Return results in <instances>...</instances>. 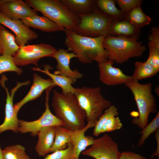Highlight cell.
Here are the masks:
<instances>
[{
    "mask_svg": "<svg viewBox=\"0 0 159 159\" xmlns=\"http://www.w3.org/2000/svg\"><path fill=\"white\" fill-rule=\"evenodd\" d=\"M64 31L67 50L75 54L80 62L90 63L96 61L99 63L108 60L107 53L103 45L104 36L91 38L78 35L65 29Z\"/></svg>",
    "mask_w": 159,
    "mask_h": 159,
    "instance_id": "obj_1",
    "label": "cell"
},
{
    "mask_svg": "<svg viewBox=\"0 0 159 159\" xmlns=\"http://www.w3.org/2000/svg\"><path fill=\"white\" fill-rule=\"evenodd\" d=\"M52 105L55 115L63 122L62 127L74 131L85 126V112L74 95L54 90Z\"/></svg>",
    "mask_w": 159,
    "mask_h": 159,
    "instance_id": "obj_2",
    "label": "cell"
},
{
    "mask_svg": "<svg viewBox=\"0 0 159 159\" xmlns=\"http://www.w3.org/2000/svg\"><path fill=\"white\" fill-rule=\"evenodd\" d=\"M30 6L59 26L73 31L79 24L80 17L73 13L60 0H25Z\"/></svg>",
    "mask_w": 159,
    "mask_h": 159,
    "instance_id": "obj_3",
    "label": "cell"
},
{
    "mask_svg": "<svg viewBox=\"0 0 159 159\" xmlns=\"http://www.w3.org/2000/svg\"><path fill=\"white\" fill-rule=\"evenodd\" d=\"M103 45L107 52L108 59L117 64L122 63L130 58L141 57L146 49L138 38L112 36L109 34L104 36Z\"/></svg>",
    "mask_w": 159,
    "mask_h": 159,
    "instance_id": "obj_4",
    "label": "cell"
},
{
    "mask_svg": "<svg viewBox=\"0 0 159 159\" xmlns=\"http://www.w3.org/2000/svg\"><path fill=\"white\" fill-rule=\"evenodd\" d=\"M74 95L85 112L87 123L93 127L104 110L112 105L101 94L99 87L75 88Z\"/></svg>",
    "mask_w": 159,
    "mask_h": 159,
    "instance_id": "obj_5",
    "label": "cell"
},
{
    "mask_svg": "<svg viewBox=\"0 0 159 159\" xmlns=\"http://www.w3.org/2000/svg\"><path fill=\"white\" fill-rule=\"evenodd\" d=\"M124 85L132 93L139 111L138 117H134L132 122L143 130L147 125L150 114L157 112L156 98L152 93V84H141L138 81L132 80Z\"/></svg>",
    "mask_w": 159,
    "mask_h": 159,
    "instance_id": "obj_6",
    "label": "cell"
},
{
    "mask_svg": "<svg viewBox=\"0 0 159 159\" xmlns=\"http://www.w3.org/2000/svg\"><path fill=\"white\" fill-rule=\"evenodd\" d=\"M79 16L80 22L72 31L78 35L91 38L109 34L115 20L100 11L96 4L92 13Z\"/></svg>",
    "mask_w": 159,
    "mask_h": 159,
    "instance_id": "obj_7",
    "label": "cell"
},
{
    "mask_svg": "<svg viewBox=\"0 0 159 159\" xmlns=\"http://www.w3.org/2000/svg\"><path fill=\"white\" fill-rule=\"evenodd\" d=\"M57 50L53 46L45 43L24 45L20 47L13 57L17 66L33 64L38 67V62L40 58L52 57Z\"/></svg>",
    "mask_w": 159,
    "mask_h": 159,
    "instance_id": "obj_8",
    "label": "cell"
},
{
    "mask_svg": "<svg viewBox=\"0 0 159 159\" xmlns=\"http://www.w3.org/2000/svg\"><path fill=\"white\" fill-rule=\"evenodd\" d=\"M51 87L45 90V109L42 116L38 119L32 121L19 120V132L22 133L30 132L36 136L42 128L47 126H63L64 124L60 120L54 115L50 110L49 104V94L53 87Z\"/></svg>",
    "mask_w": 159,
    "mask_h": 159,
    "instance_id": "obj_9",
    "label": "cell"
},
{
    "mask_svg": "<svg viewBox=\"0 0 159 159\" xmlns=\"http://www.w3.org/2000/svg\"><path fill=\"white\" fill-rule=\"evenodd\" d=\"M118 145L106 133L97 139L89 148L82 152V154L95 159H119L120 153Z\"/></svg>",
    "mask_w": 159,
    "mask_h": 159,
    "instance_id": "obj_10",
    "label": "cell"
},
{
    "mask_svg": "<svg viewBox=\"0 0 159 159\" xmlns=\"http://www.w3.org/2000/svg\"><path fill=\"white\" fill-rule=\"evenodd\" d=\"M7 80L5 76L3 75L0 80V83L6 93L5 117L3 123L0 125V133L7 130H11L15 133L19 132V120L17 117L18 114L14 107L13 97L15 92L20 87L30 83L29 80L23 82H17L16 86L11 90L10 94L5 85V82Z\"/></svg>",
    "mask_w": 159,
    "mask_h": 159,
    "instance_id": "obj_11",
    "label": "cell"
},
{
    "mask_svg": "<svg viewBox=\"0 0 159 159\" xmlns=\"http://www.w3.org/2000/svg\"><path fill=\"white\" fill-rule=\"evenodd\" d=\"M114 62L112 60L108 59L98 63L99 78L102 83L113 86L124 84L133 80L131 76L126 75L120 68L113 67Z\"/></svg>",
    "mask_w": 159,
    "mask_h": 159,
    "instance_id": "obj_12",
    "label": "cell"
},
{
    "mask_svg": "<svg viewBox=\"0 0 159 159\" xmlns=\"http://www.w3.org/2000/svg\"><path fill=\"white\" fill-rule=\"evenodd\" d=\"M0 11L7 17L16 20L38 14L37 11L22 0H0Z\"/></svg>",
    "mask_w": 159,
    "mask_h": 159,
    "instance_id": "obj_13",
    "label": "cell"
},
{
    "mask_svg": "<svg viewBox=\"0 0 159 159\" xmlns=\"http://www.w3.org/2000/svg\"><path fill=\"white\" fill-rule=\"evenodd\" d=\"M0 24L7 27L15 34L16 41L19 47L37 39L39 35L25 25L21 20L10 19L0 11Z\"/></svg>",
    "mask_w": 159,
    "mask_h": 159,
    "instance_id": "obj_14",
    "label": "cell"
},
{
    "mask_svg": "<svg viewBox=\"0 0 159 159\" xmlns=\"http://www.w3.org/2000/svg\"><path fill=\"white\" fill-rule=\"evenodd\" d=\"M118 114L117 109L114 105L105 109L94 127L93 135L98 137L101 133L121 128L122 124L118 117Z\"/></svg>",
    "mask_w": 159,
    "mask_h": 159,
    "instance_id": "obj_15",
    "label": "cell"
},
{
    "mask_svg": "<svg viewBox=\"0 0 159 159\" xmlns=\"http://www.w3.org/2000/svg\"><path fill=\"white\" fill-rule=\"evenodd\" d=\"M67 50L59 49L57 50L52 57L57 62L56 66L57 70L54 74L66 76L71 78L75 82L77 80L82 78L83 74L77 69L72 70L69 66L71 59L77 58L73 52L69 53Z\"/></svg>",
    "mask_w": 159,
    "mask_h": 159,
    "instance_id": "obj_16",
    "label": "cell"
},
{
    "mask_svg": "<svg viewBox=\"0 0 159 159\" xmlns=\"http://www.w3.org/2000/svg\"><path fill=\"white\" fill-rule=\"evenodd\" d=\"M33 83L28 94L21 100L14 105L17 114L21 107L26 103L40 97L43 91L49 87L56 86L50 78L44 79L37 73L33 74Z\"/></svg>",
    "mask_w": 159,
    "mask_h": 159,
    "instance_id": "obj_17",
    "label": "cell"
},
{
    "mask_svg": "<svg viewBox=\"0 0 159 159\" xmlns=\"http://www.w3.org/2000/svg\"><path fill=\"white\" fill-rule=\"evenodd\" d=\"M92 127L91 124L87 123L84 128L73 131L71 137V143L73 146V159H79L81 153L93 144L95 139L91 136L85 135L86 131Z\"/></svg>",
    "mask_w": 159,
    "mask_h": 159,
    "instance_id": "obj_18",
    "label": "cell"
},
{
    "mask_svg": "<svg viewBox=\"0 0 159 159\" xmlns=\"http://www.w3.org/2000/svg\"><path fill=\"white\" fill-rule=\"evenodd\" d=\"M55 127H44L38 133V139L35 150L39 156H45L50 153L49 150L54 140Z\"/></svg>",
    "mask_w": 159,
    "mask_h": 159,
    "instance_id": "obj_19",
    "label": "cell"
},
{
    "mask_svg": "<svg viewBox=\"0 0 159 159\" xmlns=\"http://www.w3.org/2000/svg\"><path fill=\"white\" fill-rule=\"evenodd\" d=\"M28 27H32L45 32L64 31L62 27L44 16L34 15L21 20Z\"/></svg>",
    "mask_w": 159,
    "mask_h": 159,
    "instance_id": "obj_20",
    "label": "cell"
},
{
    "mask_svg": "<svg viewBox=\"0 0 159 159\" xmlns=\"http://www.w3.org/2000/svg\"><path fill=\"white\" fill-rule=\"evenodd\" d=\"M140 30L137 29L128 20L125 19L114 20L111 26L109 35L127 38H138Z\"/></svg>",
    "mask_w": 159,
    "mask_h": 159,
    "instance_id": "obj_21",
    "label": "cell"
},
{
    "mask_svg": "<svg viewBox=\"0 0 159 159\" xmlns=\"http://www.w3.org/2000/svg\"><path fill=\"white\" fill-rule=\"evenodd\" d=\"M20 47L16 43L15 35L0 24V51L2 54L13 57Z\"/></svg>",
    "mask_w": 159,
    "mask_h": 159,
    "instance_id": "obj_22",
    "label": "cell"
},
{
    "mask_svg": "<svg viewBox=\"0 0 159 159\" xmlns=\"http://www.w3.org/2000/svg\"><path fill=\"white\" fill-rule=\"evenodd\" d=\"M32 68L33 70L41 72L49 76L55 85L58 86L62 89V93L65 94L71 93L74 95L75 88L72 86V84L75 82L71 78L50 73L49 70L51 69V67L49 65H44V70L41 69L39 68Z\"/></svg>",
    "mask_w": 159,
    "mask_h": 159,
    "instance_id": "obj_23",
    "label": "cell"
},
{
    "mask_svg": "<svg viewBox=\"0 0 159 159\" xmlns=\"http://www.w3.org/2000/svg\"><path fill=\"white\" fill-rule=\"evenodd\" d=\"M69 9L78 16L92 13L95 6V0H61Z\"/></svg>",
    "mask_w": 159,
    "mask_h": 159,
    "instance_id": "obj_24",
    "label": "cell"
},
{
    "mask_svg": "<svg viewBox=\"0 0 159 159\" xmlns=\"http://www.w3.org/2000/svg\"><path fill=\"white\" fill-rule=\"evenodd\" d=\"M73 131L62 126L55 127V138L54 143L49 153L64 149L71 143V137Z\"/></svg>",
    "mask_w": 159,
    "mask_h": 159,
    "instance_id": "obj_25",
    "label": "cell"
},
{
    "mask_svg": "<svg viewBox=\"0 0 159 159\" xmlns=\"http://www.w3.org/2000/svg\"><path fill=\"white\" fill-rule=\"evenodd\" d=\"M95 2L100 11L115 20H121L126 19V14L116 6V1L97 0H95Z\"/></svg>",
    "mask_w": 159,
    "mask_h": 159,
    "instance_id": "obj_26",
    "label": "cell"
},
{
    "mask_svg": "<svg viewBox=\"0 0 159 159\" xmlns=\"http://www.w3.org/2000/svg\"><path fill=\"white\" fill-rule=\"evenodd\" d=\"M134 65V73L131 77L133 80L138 81L152 77L155 75L159 71L146 61L144 62L136 61Z\"/></svg>",
    "mask_w": 159,
    "mask_h": 159,
    "instance_id": "obj_27",
    "label": "cell"
},
{
    "mask_svg": "<svg viewBox=\"0 0 159 159\" xmlns=\"http://www.w3.org/2000/svg\"><path fill=\"white\" fill-rule=\"evenodd\" d=\"M140 5L135 7L127 14L126 19L139 30L144 26L149 24L152 21L151 18L143 12Z\"/></svg>",
    "mask_w": 159,
    "mask_h": 159,
    "instance_id": "obj_28",
    "label": "cell"
},
{
    "mask_svg": "<svg viewBox=\"0 0 159 159\" xmlns=\"http://www.w3.org/2000/svg\"><path fill=\"white\" fill-rule=\"evenodd\" d=\"M2 150L4 159H30L25 148L20 144L7 146Z\"/></svg>",
    "mask_w": 159,
    "mask_h": 159,
    "instance_id": "obj_29",
    "label": "cell"
},
{
    "mask_svg": "<svg viewBox=\"0 0 159 159\" xmlns=\"http://www.w3.org/2000/svg\"><path fill=\"white\" fill-rule=\"evenodd\" d=\"M9 71L15 72L18 75H21L23 72L22 69L15 64L13 56L1 54L0 56V75Z\"/></svg>",
    "mask_w": 159,
    "mask_h": 159,
    "instance_id": "obj_30",
    "label": "cell"
},
{
    "mask_svg": "<svg viewBox=\"0 0 159 159\" xmlns=\"http://www.w3.org/2000/svg\"><path fill=\"white\" fill-rule=\"evenodd\" d=\"M159 128V112H157L156 116L152 121L142 130L140 133L142 135L137 146H142L145 140L149 136Z\"/></svg>",
    "mask_w": 159,
    "mask_h": 159,
    "instance_id": "obj_31",
    "label": "cell"
},
{
    "mask_svg": "<svg viewBox=\"0 0 159 159\" xmlns=\"http://www.w3.org/2000/svg\"><path fill=\"white\" fill-rule=\"evenodd\" d=\"M73 145L70 143L66 148L47 154L43 159H73Z\"/></svg>",
    "mask_w": 159,
    "mask_h": 159,
    "instance_id": "obj_32",
    "label": "cell"
},
{
    "mask_svg": "<svg viewBox=\"0 0 159 159\" xmlns=\"http://www.w3.org/2000/svg\"><path fill=\"white\" fill-rule=\"evenodd\" d=\"M121 11L127 14L134 8L141 5L142 1L140 0H117L116 1Z\"/></svg>",
    "mask_w": 159,
    "mask_h": 159,
    "instance_id": "obj_33",
    "label": "cell"
},
{
    "mask_svg": "<svg viewBox=\"0 0 159 159\" xmlns=\"http://www.w3.org/2000/svg\"><path fill=\"white\" fill-rule=\"evenodd\" d=\"M148 47L159 49V28L152 27L150 33L148 35Z\"/></svg>",
    "mask_w": 159,
    "mask_h": 159,
    "instance_id": "obj_34",
    "label": "cell"
},
{
    "mask_svg": "<svg viewBox=\"0 0 159 159\" xmlns=\"http://www.w3.org/2000/svg\"><path fill=\"white\" fill-rule=\"evenodd\" d=\"M149 56L146 61L155 68L159 70V49L149 48Z\"/></svg>",
    "mask_w": 159,
    "mask_h": 159,
    "instance_id": "obj_35",
    "label": "cell"
},
{
    "mask_svg": "<svg viewBox=\"0 0 159 159\" xmlns=\"http://www.w3.org/2000/svg\"><path fill=\"white\" fill-rule=\"evenodd\" d=\"M119 159H148L142 155L129 151H124L120 153Z\"/></svg>",
    "mask_w": 159,
    "mask_h": 159,
    "instance_id": "obj_36",
    "label": "cell"
},
{
    "mask_svg": "<svg viewBox=\"0 0 159 159\" xmlns=\"http://www.w3.org/2000/svg\"><path fill=\"white\" fill-rule=\"evenodd\" d=\"M157 143V147L155 151L153 154V156H156L159 158V129L155 131L154 134Z\"/></svg>",
    "mask_w": 159,
    "mask_h": 159,
    "instance_id": "obj_37",
    "label": "cell"
},
{
    "mask_svg": "<svg viewBox=\"0 0 159 159\" xmlns=\"http://www.w3.org/2000/svg\"><path fill=\"white\" fill-rule=\"evenodd\" d=\"M154 91L157 95L159 96V86H157L155 88Z\"/></svg>",
    "mask_w": 159,
    "mask_h": 159,
    "instance_id": "obj_38",
    "label": "cell"
},
{
    "mask_svg": "<svg viewBox=\"0 0 159 159\" xmlns=\"http://www.w3.org/2000/svg\"><path fill=\"white\" fill-rule=\"evenodd\" d=\"M0 159H4L3 156V150L1 149L0 146Z\"/></svg>",
    "mask_w": 159,
    "mask_h": 159,
    "instance_id": "obj_39",
    "label": "cell"
},
{
    "mask_svg": "<svg viewBox=\"0 0 159 159\" xmlns=\"http://www.w3.org/2000/svg\"><path fill=\"white\" fill-rule=\"evenodd\" d=\"M1 54H2L0 51V56L1 55Z\"/></svg>",
    "mask_w": 159,
    "mask_h": 159,
    "instance_id": "obj_40",
    "label": "cell"
}]
</instances>
